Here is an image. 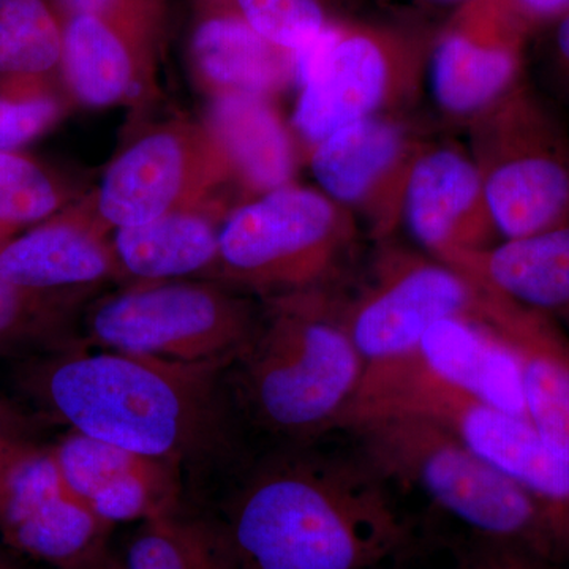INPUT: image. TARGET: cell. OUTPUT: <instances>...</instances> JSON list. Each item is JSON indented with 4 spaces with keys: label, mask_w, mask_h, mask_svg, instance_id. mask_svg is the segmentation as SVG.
<instances>
[{
    "label": "cell",
    "mask_w": 569,
    "mask_h": 569,
    "mask_svg": "<svg viewBox=\"0 0 569 569\" xmlns=\"http://www.w3.org/2000/svg\"><path fill=\"white\" fill-rule=\"evenodd\" d=\"M223 367L183 365L82 346L40 355L22 391L74 432L163 460L193 488L222 485L244 462L246 432Z\"/></svg>",
    "instance_id": "cell-1"
},
{
    "label": "cell",
    "mask_w": 569,
    "mask_h": 569,
    "mask_svg": "<svg viewBox=\"0 0 569 569\" xmlns=\"http://www.w3.org/2000/svg\"><path fill=\"white\" fill-rule=\"evenodd\" d=\"M388 482L359 455L280 445L224 479L217 519L241 569H377L413 541Z\"/></svg>",
    "instance_id": "cell-2"
},
{
    "label": "cell",
    "mask_w": 569,
    "mask_h": 569,
    "mask_svg": "<svg viewBox=\"0 0 569 569\" xmlns=\"http://www.w3.org/2000/svg\"><path fill=\"white\" fill-rule=\"evenodd\" d=\"M263 302L260 325L224 370L244 432L280 445L318 443L340 430L361 387L365 359L348 335L332 290Z\"/></svg>",
    "instance_id": "cell-3"
},
{
    "label": "cell",
    "mask_w": 569,
    "mask_h": 569,
    "mask_svg": "<svg viewBox=\"0 0 569 569\" xmlns=\"http://www.w3.org/2000/svg\"><path fill=\"white\" fill-rule=\"evenodd\" d=\"M387 481L411 486L482 538L509 542L550 561L563 559L545 508L445 427L413 415L355 419L342 430Z\"/></svg>",
    "instance_id": "cell-4"
},
{
    "label": "cell",
    "mask_w": 569,
    "mask_h": 569,
    "mask_svg": "<svg viewBox=\"0 0 569 569\" xmlns=\"http://www.w3.org/2000/svg\"><path fill=\"white\" fill-rule=\"evenodd\" d=\"M433 36L406 22L336 20L296 51L293 132L306 153L350 123L410 107L425 84Z\"/></svg>",
    "instance_id": "cell-5"
},
{
    "label": "cell",
    "mask_w": 569,
    "mask_h": 569,
    "mask_svg": "<svg viewBox=\"0 0 569 569\" xmlns=\"http://www.w3.org/2000/svg\"><path fill=\"white\" fill-rule=\"evenodd\" d=\"M358 223L320 189L288 183L227 216L206 279L261 301L332 290L353 257Z\"/></svg>",
    "instance_id": "cell-6"
},
{
    "label": "cell",
    "mask_w": 569,
    "mask_h": 569,
    "mask_svg": "<svg viewBox=\"0 0 569 569\" xmlns=\"http://www.w3.org/2000/svg\"><path fill=\"white\" fill-rule=\"evenodd\" d=\"M385 413L437 422L518 482L548 512L569 557V460L550 449L527 419L438 383L400 361L367 367L340 430L355 419Z\"/></svg>",
    "instance_id": "cell-7"
},
{
    "label": "cell",
    "mask_w": 569,
    "mask_h": 569,
    "mask_svg": "<svg viewBox=\"0 0 569 569\" xmlns=\"http://www.w3.org/2000/svg\"><path fill=\"white\" fill-rule=\"evenodd\" d=\"M261 313L263 302L216 280L134 283L93 302L81 337L88 348L228 369Z\"/></svg>",
    "instance_id": "cell-8"
},
{
    "label": "cell",
    "mask_w": 569,
    "mask_h": 569,
    "mask_svg": "<svg viewBox=\"0 0 569 569\" xmlns=\"http://www.w3.org/2000/svg\"><path fill=\"white\" fill-rule=\"evenodd\" d=\"M466 127L501 241L569 222V137L527 80Z\"/></svg>",
    "instance_id": "cell-9"
},
{
    "label": "cell",
    "mask_w": 569,
    "mask_h": 569,
    "mask_svg": "<svg viewBox=\"0 0 569 569\" xmlns=\"http://www.w3.org/2000/svg\"><path fill=\"white\" fill-rule=\"evenodd\" d=\"M337 299L367 369L406 358L438 321L467 318L486 323L489 288L418 247L387 241L358 293Z\"/></svg>",
    "instance_id": "cell-10"
},
{
    "label": "cell",
    "mask_w": 569,
    "mask_h": 569,
    "mask_svg": "<svg viewBox=\"0 0 569 569\" xmlns=\"http://www.w3.org/2000/svg\"><path fill=\"white\" fill-rule=\"evenodd\" d=\"M230 183L233 170L208 123L173 119L130 142L86 204L97 223L111 231L203 209L213 192Z\"/></svg>",
    "instance_id": "cell-11"
},
{
    "label": "cell",
    "mask_w": 569,
    "mask_h": 569,
    "mask_svg": "<svg viewBox=\"0 0 569 569\" xmlns=\"http://www.w3.org/2000/svg\"><path fill=\"white\" fill-rule=\"evenodd\" d=\"M533 33L507 0H468L433 36L427 62L430 92L451 121H473L526 81Z\"/></svg>",
    "instance_id": "cell-12"
},
{
    "label": "cell",
    "mask_w": 569,
    "mask_h": 569,
    "mask_svg": "<svg viewBox=\"0 0 569 569\" xmlns=\"http://www.w3.org/2000/svg\"><path fill=\"white\" fill-rule=\"evenodd\" d=\"M427 142L399 114L378 116L329 134L307 160L318 189L381 244L402 228L408 179Z\"/></svg>",
    "instance_id": "cell-13"
},
{
    "label": "cell",
    "mask_w": 569,
    "mask_h": 569,
    "mask_svg": "<svg viewBox=\"0 0 569 569\" xmlns=\"http://www.w3.org/2000/svg\"><path fill=\"white\" fill-rule=\"evenodd\" d=\"M112 526L66 485L51 447H33L0 473V535L7 545L59 569L108 548Z\"/></svg>",
    "instance_id": "cell-14"
},
{
    "label": "cell",
    "mask_w": 569,
    "mask_h": 569,
    "mask_svg": "<svg viewBox=\"0 0 569 569\" xmlns=\"http://www.w3.org/2000/svg\"><path fill=\"white\" fill-rule=\"evenodd\" d=\"M402 227L418 249L447 263L501 241L468 151L427 142L408 179Z\"/></svg>",
    "instance_id": "cell-15"
},
{
    "label": "cell",
    "mask_w": 569,
    "mask_h": 569,
    "mask_svg": "<svg viewBox=\"0 0 569 569\" xmlns=\"http://www.w3.org/2000/svg\"><path fill=\"white\" fill-rule=\"evenodd\" d=\"M71 492L114 527L170 515L182 507L178 468L71 430L51 447Z\"/></svg>",
    "instance_id": "cell-16"
},
{
    "label": "cell",
    "mask_w": 569,
    "mask_h": 569,
    "mask_svg": "<svg viewBox=\"0 0 569 569\" xmlns=\"http://www.w3.org/2000/svg\"><path fill=\"white\" fill-rule=\"evenodd\" d=\"M0 274L39 290H92L122 279L108 231L84 204L69 206L0 244Z\"/></svg>",
    "instance_id": "cell-17"
},
{
    "label": "cell",
    "mask_w": 569,
    "mask_h": 569,
    "mask_svg": "<svg viewBox=\"0 0 569 569\" xmlns=\"http://www.w3.org/2000/svg\"><path fill=\"white\" fill-rule=\"evenodd\" d=\"M397 361L462 395L527 419L515 350L485 321H438L410 355Z\"/></svg>",
    "instance_id": "cell-18"
},
{
    "label": "cell",
    "mask_w": 569,
    "mask_h": 569,
    "mask_svg": "<svg viewBox=\"0 0 569 569\" xmlns=\"http://www.w3.org/2000/svg\"><path fill=\"white\" fill-rule=\"evenodd\" d=\"M486 323L515 350L530 425L550 449L569 460L568 332L490 287Z\"/></svg>",
    "instance_id": "cell-19"
},
{
    "label": "cell",
    "mask_w": 569,
    "mask_h": 569,
    "mask_svg": "<svg viewBox=\"0 0 569 569\" xmlns=\"http://www.w3.org/2000/svg\"><path fill=\"white\" fill-rule=\"evenodd\" d=\"M189 43L194 80L211 99L233 93L271 99L295 86V52L258 36L227 9L197 3Z\"/></svg>",
    "instance_id": "cell-20"
},
{
    "label": "cell",
    "mask_w": 569,
    "mask_h": 569,
    "mask_svg": "<svg viewBox=\"0 0 569 569\" xmlns=\"http://www.w3.org/2000/svg\"><path fill=\"white\" fill-rule=\"evenodd\" d=\"M448 263L548 317L569 335V222L505 239Z\"/></svg>",
    "instance_id": "cell-21"
},
{
    "label": "cell",
    "mask_w": 569,
    "mask_h": 569,
    "mask_svg": "<svg viewBox=\"0 0 569 569\" xmlns=\"http://www.w3.org/2000/svg\"><path fill=\"white\" fill-rule=\"evenodd\" d=\"M159 54L89 14L63 18L62 81L74 99L103 108L140 99Z\"/></svg>",
    "instance_id": "cell-22"
},
{
    "label": "cell",
    "mask_w": 569,
    "mask_h": 569,
    "mask_svg": "<svg viewBox=\"0 0 569 569\" xmlns=\"http://www.w3.org/2000/svg\"><path fill=\"white\" fill-rule=\"evenodd\" d=\"M204 122L222 146L234 186L249 200L293 182L295 140L271 99L246 93L216 97Z\"/></svg>",
    "instance_id": "cell-23"
},
{
    "label": "cell",
    "mask_w": 569,
    "mask_h": 569,
    "mask_svg": "<svg viewBox=\"0 0 569 569\" xmlns=\"http://www.w3.org/2000/svg\"><path fill=\"white\" fill-rule=\"evenodd\" d=\"M220 227L203 209L181 211L134 227L118 228L111 238L122 279L162 283L208 277L219 254Z\"/></svg>",
    "instance_id": "cell-24"
},
{
    "label": "cell",
    "mask_w": 569,
    "mask_h": 569,
    "mask_svg": "<svg viewBox=\"0 0 569 569\" xmlns=\"http://www.w3.org/2000/svg\"><path fill=\"white\" fill-rule=\"evenodd\" d=\"M62 51L56 0H0V97L56 92Z\"/></svg>",
    "instance_id": "cell-25"
},
{
    "label": "cell",
    "mask_w": 569,
    "mask_h": 569,
    "mask_svg": "<svg viewBox=\"0 0 569 569\" xmlns=\"http://www.w3.org/2000/svg\"><path fill=\"white\" fill-rule=\"evenodd\" d=\"M92 290H39L0 274V355L40 356L82 346L78 313Z\"/></svg>",
    "instance_id": "cell-26"
},
{
    "label": "cell",
    "mask_w": 569,
    "mask_h": 569,
    "mask_svg": "<svg viewBox=\"0 0 569 569\" xmlns=\"http://www.w3.org/2000/svg\"><path fill=\"white\" fill-rule=\"evenodd\" d=\"M122 561L126 569H241L219 519L182 508L141 522Z\"/></svg>",
    "instance_id": "cell-27"
},
{
    "label": "cell",
    "mask_w": 569,
    "mask_h": 569,
    "mask_svg": "<svg viewBox=\"0 0 569 569\" xmlns=\"http://www.w3.org/2000/svg\"><path fill=\"white\" fill-rule=\"evenodd\" d=\"M71 192L32 157L0 149V224L18 231L69 208Z\"/></svg>",
    "instance_id": "cell-28"
},
{
    "label": "cell",
    "mask_w": 569,
    "mask_h": 569,
    "mask_svg": "<svg viewBox=\"0 0 569 569\" xmlns=\"http://www.w3.org/2000/svg\"><path fill=\"white\" fill-rule=\"evenodd\" d=\"M222 7L241 18L258 36L296 52L336 21L326 0H194Z\"/></svg>",
    "instance_id": "cell-29"
},
{
    "label": "cell",
    "mask_w": 569,
    "mask_h": 569,
    "mask_svg": "<svg viewBox=\"0 0 569 569\" xmlns=\"http://www.w3.org/2000/svg\"><path fill=\"white\" fill-rule=\"evenodd\" d=\"M62 18L89 14L159 54L167 32L168 0H56Z\"/></svg>",
    "instance_id": "cell-30"
},
{
    "label": "cell",
    "mask_w": 569,
    "mask_h": 569,
    "mask_svg": "<svg viewBox=\"0 0 569 569\" xmlns=\"http://www.w3.org/2000/svg\"><path fill=\"white\" fill-rule=\"evenodd\" d=\"M63 111L62 99L56 92L0 97V149L18 151L48 132Z\"/></svg>",
    "instance_id": "cell-31"
},
{
    "label": "cell",
    "mask_w": 569,
    "mask_h": 569,
    "mask_svg": "<svg viewBox=\"0 0 569 569\" xmlns=\"http://www.w3.org/2000/svg\"><path fill=\"white\" fill-rule=\"evenodd\" d=\"M459 569H556L553 561L530 550L475 537L459 550Z\"/></svg>",
    "instance_id": "cell-32"
},
{
    "label": "cell",
    "mask_w": 569,
    "mask_h": 569,
    "mask_svg": "<svg viewBox=\"0 0 569 569\" xmlns=\"http://www.w3.org/2000/svg\"><path fill=\"white\" fill-rule=\"evenodd\" d=\"M33 447L28 419L0 402V473Z\"/></svg>",
    "instance_id": "cell-33"
},
{
    "label": "cell",
    "mask_w": 569,
    "mask_h": 569,
    "mask_svg": "<svg viewBox=\"0 0 569 569\" xmlns=\"http://www.w3.org/2000/svg\"><path fill=\"white\" fill-rule=\"evenodd\" d=\"M516 17L535 36L569 13V0H507Z\"/></svg>",
    "instance_id": "cell-34"
},
{
    "label": "cell",
    "mask_w": 569,
    "mask_h": 569,
    "mask_svg": "<svg viewBox=\"0 0 569 569\" xmlns=\"http://www.w3.org/2000/svg\"><path fill=\"white\" fill-rule=\"evenodd\" d=\"M545 33L549 37L550 69L557 80L569 92V13L553 22Z\"/></svg>",
    "instance_id": "cell-35"
},
{
    "label": "cell",
    "mask_w": 569,
    "mask_h": 569,
    "mask_svg": "<svg viewBox=\"0 0 569 569\" xmlns=\"http://www.w3.org/2000/svg\"><path fill=\"white\" fill-rule=\"evenodd\" d=\"M74 569H126L123 568L122 559H118L114 553L111 552L110 549L104 548L100 550L97 556H93L92 559L84 561V563L80 565V567Z\"/></svg>",
    "instance_id": "cell-36"
},
{
    "label": "cell",
    "mask_w": 569,
    "mask_h": 569,
    "mask_svg": "<svg viewBox=\"0 0 569 569\" xmlns=\"http://www.w3.org/2000/svg\"><path fill=\"white\" fill-rule=\"evenodd\" d=\"M421 2L436 3V6H451L456 9V7L462 6L468 0H421Z\"/></svg>",
    "instance_id": "cell-37"
},
{
    "label": "cell",
    "mask_w": 569,
    "mask_h": 569,
    "mask_svg": "<svg viewBox=\"0 0 569 569\" xmlns=\"http://www.w3.org/2000/svg\"><path fill=\"white\" fill-rule=\"evenodd\" d=\"M14 231L10 230V228L3 227L0 224V244L2 242L9 241L10 238H13Z\"/></svg>",
    "instance_id": "cell-38"
},
{
    "label": "cell",
    "mask_w": 569,
    "mask_h": 569,
    "mask_svg": "<svg viewBox=\"0 0 569 569\" xmlns=\"http://www.w3.org/2000/svg\"><path fill=\"white\" fill-rule=\"evenodd\" d=\"M0 569H13L10 567L9 563H7L6 560L2 559V557H0Z\"/></svg>",
    "instance_id": "cell-39"
},
{
    "label": "cell",
    "mask_w": 569,
    "mask_h": 569,
    "mask_svg": "<svg viewBox=\"0 0 569 569\" xmlns=\"http://www.w3.org/2000/svg\"><path fill=\"white\" fill-rule=\"evenodd\" d=\"M377 569H380V568H377Z\"/></svg>",
    "instance_id": "cell-40"
}]
</instances>
